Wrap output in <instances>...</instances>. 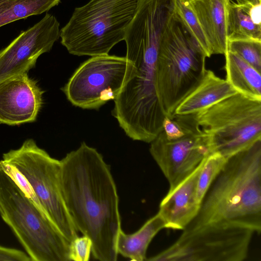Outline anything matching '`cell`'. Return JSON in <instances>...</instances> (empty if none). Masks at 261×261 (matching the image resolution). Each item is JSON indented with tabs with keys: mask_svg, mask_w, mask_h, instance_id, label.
I'll use <instances>...</instances> for the list:
<instances>
[{
	"mask_svg": "<svg viewBox=\"0 0 261 261\" xmlns=\"http://www.w3.org/2000/svg\"><path fill=\"white\" fill-rule=\"evenodd\" d=\"M60 162L62 194L76 229L91 239L94 258L116 261L121 217L109 165L85 142Z\"/></svg>",
	"mask_w": 261,
	"mask_h": 261,
	"instance_id": "cell-1",
	"label": "cell"
},
{
	"mask_svg": "<svg viewBox=\"0 0 261 261\" xmlns=\"http://www.w3.org/2000/svg\"><path fill=\"white\" fill-rule=\"evenodd\" d=\"M216 223L261 231V139L228 158L185 229ZM184 229V230H185Z\"/></svg>",
	"mask_w": 261,
	"mask_h": 261,
	"instance_id": "cell-2",
	"label": "cell"
},
{
	"mask_svg": "<svg viewBox=\"0 0 261 261\" xmlns=\"http://www.w3.org/2000/svg\"><path fill=\"white\" fill-rule=\"evenodd\" d=\"M206 56L175 11L160 46L156 88L165 116L171 117L181 101L202 79Z\"/></svg>",
	"mask_w": 261,
	"mask_h": 261,
	"instance_id": "cell-3",
	"label": "cell"
},
{
	"mask_svg": "<svg viewBox=\"0 0 261 261\" xmlns=\"http://www.w3.org/2000/svg\"><path fill=\"white\" fill-rule=\"evenodd\" d=\"M0 216L31 261H69L70 242L0 166Z\"/></svg>",
	"mask_w": 261,
	"mask_h": 261,
	"instance_id": "cell-4",
	"label": "cell"
},
{
	"mask_svg": "<svg viewBox=\"0 0 261 261\" xmlns=\"http://www.w3.org/2000/svg\"><path fill=\"white\" fill-rule=\"evenodd\" d=\"M139 0H90L76 7L60 30L61 43L71 55L96 56L109 54L124 40Z\"/></svg>",
	"mask_w": 261,
	"mask_h": 261,
	"instance_id": "cell-5",
	"label": "cell"
},
{
	"mask_svg": "<svg viewBox=\"0 0 261 261\" xmlns=\"http://www.w3.org/2000/svg\"><path fill=\"white\" fill-rule=\"evenodd\" d=\"M213 152L227 159L261 139V101L237 93L195 114Z\"/></svg>",
	"mask_w": 261,
	"mask_h": 261,
	"instance_id": "cell-6",
	"label": "cell"
},
{
	"mask_svg": "<svg viewBox=\"0 0 261 261\" xmlns=\"http://www.w3.org/2000/svg\"><path fill=\"white\" fill-rule=\"evenodd\" d=\"M2 161L15 167L32 186L46 216L70 242L78 236L66 206L61 185V162L32 139L3 154Z\"/></svg>",
	"mask_w": 261,
	"mask_h": 261,
	"instance_id": "cell-7",
	"label": "cell"
},
{
	"mask_svg": "<svg viewBox=\"0 0 261 261\" xmlns=\"http://www.w3.org/2000/svg\"><path fill=\"white\" fill-rule=\"evenodd\" d=\"M254 232L216 223L183 230L170 246L146 259L150 261H242L248 256Z\"/></svg>",
	"mask_w": 261,
	"mask_h": 261,
	"instance_id": "cell-8",
	"label": "cell"
},
{
	"mask_svg": "<svg viewBox=\"0 0 261 261\" xmlns=\"http://www.w3.org/2000/svg\"><path fill=\"white\" fill-rule=\"evenodd\" d=\"M133 69L126 57L93 56L80 65L61 89L72 105L98 110L116 98Z\"/></svg>",
	"mask_w": 261,
	"mask_h": 261,
	"instance_id": "cell-9",
	"label": "cell"
},
{
	"mask_svg": "<svg viewBox=\"0 0 261 261\" xmlns=\"http://www.w3.org/2000/svg\"><path fill=\"white\" fill-rule=\"evenodd\" d=\"M185 115L184 134L167 138L161 130L151 142L149 152L169 184L171 191L189 176L213 153L195 114Z\"/></svg>",
	"mask_w": 261,
	"mask_h": 261,
	"instance_id": "cell-10",
	"label": "cell"
},
{
	"mask_svg": "<svg viewBox=\"0 0 261 261\" xmlns=\"http://www.w3.org/2000/svg\"><path fill=\"white\" fill-rule=\"evenodd\" d=\"M60 37V23L46 13L0 50V81L28 71L42 54L49 52Z\"/></svg>",
	"mask_w": 261,
	"mask_h": 261,
	"instance_id": "cell-11",
	"label": "cell"
},
{
	"mask_svg": "<svg viewBox=\"0 0 261 261\" xmlns=\"http://www.w3.org/2000/svg\"><path fill=\"white\" fill-rule=\"evenodd\" d=\"M44 91L25 72L0 81V123L17 125L36 120Z\"/></svg>",
	"mask_w": 261,
	"mask_h": 261,
	"instance_id": "cell-12",
	"label": "cell"
},
{
	"mask_svg": "<svg viewBox=\"0 0 261 261\" xmlns=\"http://www.w3.org/2000/svg\"><path fill=\"white\" fill-rule=\"evenodd\" d=\"M204 160L185 180L168 191L161 202L158 213L164 221L165 228L183 230L197 214L200 203L197 185Z\"/></svg>",
	"mask_w": 261,
	"mask_h": 261,
	"instance_id": "cell-13",
	"label": "cell"
},
{
	"mask_svg": "<svg viewBox=\"0 0 261 261\" xmlns=\"http://www.w3.org/2000/svg\"><path fill=\"white\" fill-rule=\"evenodd\" d=\"M230 0H191L196 15L208 43L211 54L227 51L226 11Z\"/></svg>",
	"mask_w": 261,
	"mask_h": 261,
	"instance_id": "cell-14",
	"label": "cell"
},
{
	"mask_svg": "<svg viewBox=\"0 0 261 261\" xmlns=\"http://www.w3.org/2000/svg\"><path fill=\"white\" fill-rule=\"evenodd\" d=\"M237 93L226 80L206 69L201 80L179 103L173 115L197 113Z\"/></svg>",
	"mask_w": 261,
	"mask_h": 261,
	"instance_id": "cell-15",
	"label": "cell"
},
{
	"mask_svg": "<svg viewBox=\"0 0 261 261\" xmlns=\"http://www.w3.org/2000/svg\"><path fill=\"white\" fill-rule=\"evenodd\" d=\"M164 228V221L157 213L135 233L126 234L121 229L117 240L118 253L132 260H146V252L150 243L155 235Z\"/></svg>",
	"mask_w": 261,
	"mask_h": 261,
	"instance_id": "cell-16",
	"label": "cell"
},
{
	"mask_svg": "<svg viewBox=\"0 0 261 261\" xmlns=\"http://www.w3.org/2000/svg\"><path fill=\"white\" fill-rule=\"evenodd\" d=\"M224 55L226 80L238 93L261 101L260 72L234 53Z\"/></svg>",
	"mask_w": 261,
	"mask_h": 261,
	"instance_id": "cell-17",
	"label": "cell"
},
{
	"mask_svg": "<svg viewBox=\"0 0 261 261\" xmlns=\"http://www.w3.org/2000/svg\"><path fill=\"white\" fill-rule=\"evenodd\" d=\"M250 7L238 5L230 1L226 11L227 40H261V25L252 21L249 14Z\"/></svg>",
	"mask_w": 261,
	"mask_h": 261,
	"instance_id": "cell-18",
	"label": "cell"
},
{
	"mask_svg": "<svg viewBox=\"0 0 261 261\" xmlns=\"http://www.w3.org/2000/svg\"><path fill=\"white\" fill-rule=\"evenodd\" d=\"M60 2L61 0H0V28L47 12Z\"/></svg>",
	"mask_w": 261,
	"mask_h": 261,
	"instance_id": "cell-19",
	"label": "cell"
},
{
	"mask_svg": "<svg viewBox=\"0 0 261 261\" xmlns=\"http://www.w3.org/2000/svg\"><path fill=\"white\" fill-rule=\"evenodd\" d=\"M226 160V158L218 152H213L205 159L199 174L197 185V197L200 203Z\"/></svg>",
	"mask_w": 261,
	"mask_h": 261,
	"instance_id": "cell-20",
	"label": "cell"
},
{
	"mask_svg": "<svg viewBox=\"0 0 261 261\" xmlns=\"http://www.w3.org/2000/svg\"><path fill=\"white\" fill-rule=\"evenodd\" d=\"M227 50L236 54L261 72V40H227Z\"/></svg>",
	"mask_w": 261,
	"mask_h": 261,
	"instance_id": "cell-21",
	"label": "cell"
},
{
	"mask_svg": "<svg viewBox=\"0 0 261 261\" xmlns=\"http://www.w3.org/2000/svg\"><path fill=\"white\" fill-rule=\"evenodd\" d=\"M176 11L193 33L206 57H210L212 54L208 43L200 23L188 2L184 0H176Z\"/></svg>",
	"mask_w": 261,
	"mask_h": 261,
	"instance_id": "cell-22",
	"label": "cell"
},
{
	"mask_svg": "<svg viewBox=\"0 0 261 261\" xmlns=\"http://www.w3.org/2000/svg\"><path fill=\"white\" fill-rule=\"evenodd\" d=\"M92 243L87 236H77L70 242L69 260L74 261L89 260L92 252Z\"/></svg>",
	"mask_w": 261,
	"mask_h": 261,
	"instance_id": "cell-23",
	"label": "cell"
},
{
	"mask_svg": "<svg viewBox=\"0 0 261 261\" xmlns=\"http://www.w3.org/2000/svg\"><path fill=\"white\" fill-rule=\"evenodd\" d=\"M0 261H31L23 251L0 245Z\"/></svg>",
	"mask_w": 261,
	"mask_h": 261,
	"instance_id": "cell-24",
	"label": "cell"
},
{
	"mask_svg": "<svg viewBox=\"0 0 261 261\" xmlns=\"http://www.w3.org/2000/svg\"><path fill=\"white\" fill-rule=\"evenodd\" d=\"M261 4L250 6L249 14L252 21L256 24L261 25Z\"/></svg>",
	"mask_w": 261,
	"mask_h": 261,
	"instance_id": "cell-25",
	"label": "cell"
},
{
	"mask_svg": "<svg viewBox=\"0 0 261 261\" xmlns=\"http://www.w3.org/2000/svg\"><path fill=\"white\" fill-rule=\"evenodd\" d=\"M238 5L252 6L261 4V0H236Z\"/></svg>",
	"mask_w": 261,
	"mask_h": 261,
	"instance_id": "cell-26",
	"label": "cell"
},
{
	"mask_svg": "<svg viewBox=\"0 0 261 261\" xmlns=\"http://www.w3.org/2000/svg\"><path fill=\"white\" fill-rule=\"evenodd\" d=\"M184 1H185V2H189V1H191V0H184Z\"/></svg>",
	"mask_w": 261,
	"mask_h": 261,
	"instance_id": "cell-27",
	"label": "cell"
}]
</instances>
